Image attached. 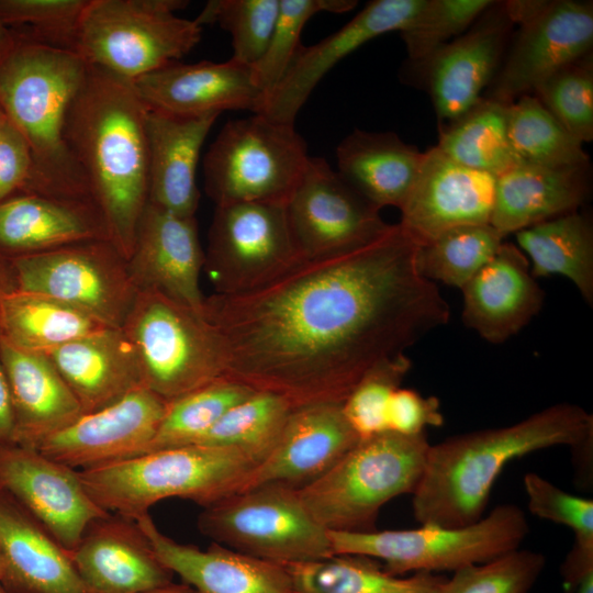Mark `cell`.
Segmentation results:
<instances>
[{
    "instance_id": "obj_1",
    "label": "cell",
    "mask_w": 593,
    "mask_h": 593,
    "mask_svg": "<svg viewBox=\"0 0 593 593\" xmlns=\"http://www.w3.org/2000/svg\"><path fill=\"white\" fill-rule=\"evenodd\" d=\"M399 224L345 253L305 259L273 281L205 296L224 377L292 409L343 404L376 365L446 325L450 307L419 271Z\"/></svg>"
},
{
    "instance_id": "obj_2",
    "label": "cell",
    "mask_w": 593,
    "mask_h": 593,
    "mask_svg": "<svg viewBox=\"0 0 593 593\" xmlns=\"http://www.w3.org/2000/svg\"><path fill=\"white\" fill-rule=\"evenodd\" d=\"M147 112L132 80L88 65L66 119L67 146L126 259L148 203Z\"/></svg>"
},
{
    "instance_id": "obj_3",
    "label": "cell",
    "mask_w": 593,
    "mask_h": 593,
    "mask_svg": "<svg viewBox=\"0 0 593 593\" xmlns=\"http://www.w3.org/2000/svg\"><path fill=\"white\" fill-rule=\"evenodd\" d=\"M592 435V415L563 402L508 426L473 430L429 445L412 493L413 515L419 524H472L483 516L492 486L511 460L555 446L573 448Z\"/></svg>"
},
{
    "instance_id": "obj_4",
    "label": "cell",
    "mask_w": 593,
    "mask_h": 593,
    "mask_svg": "<svg viewBox=\"0 0 593 593\" xmlns=\"http://www.w3.org/2000/svg\"><path fill=\"white\" fill-rule=\"evenodd\" d=\"M87 69L75 52L21 35L0 63V104L33 160L25 192L93 201L65 138L68 110Z\"/></svg>"
},
{
    "instance_id": "obj_5",
    "label": "cell",
    "mask_w": 593,
    "mask_h": 593,
    "mask_svg": "<svg viewBox=\"0 0 593 593\" xmlns=\"http://www.w3.org/2000/svg\"><path fill=\"white\" fill-rule=\"evenodd\" d=\"M255 467L234 448L197 444L77 471L98 506L136 519L152 505L170 497L210 506L238 492Z\"/></svg>"
},
{
    "instance_id": "obj_6",
    "label": "cell",
    "mask_w": 593,
    "mask_h": 593,
    "mask_svg": "<svg viewBox=\"0 0 593 593\" xmlns=\"http://www.w3.org/2000/svg\"><path fill=\"white\" fill-rule=\"evenodd\" d=\"M428 448L425 433L360 439L328 471L298 489L300 499L327 530L374 532L381 507L415 490Z\"/></svg>"
},
{
    "instance_id": "obj_7",
    "label": "cell",
    "mask_w": 593,
    "mask_h": 593,
    "mask_svg": "<svg viewBox=\"0 0 593 593\" xmlns=\"http://www.w3.org/2000/svg\"><path fill=\"white\" fill-rule=\"evenodd\" d=\"M529 532L524 512L496 506L466 526L421 524L413 529L350 533L328 530L334 555H361L382 561L393 575L456 571L519 548Z\"/></svg>"
},
{
    "instance_id": "obj_8",
    "label": "cell",
    "mask_w": 593,
    "mask_h": 593,
    "mask_svg": "<svg viewBox=\"0 0 593 593\" xmlns=\"http://www.w3.org/2000/svg\"><path fill=\"white\" fill-rule=\"evenodd\" d=\"M187 5L182 0H90L75 53L130 80L157 70L201 41L202 26L175 13Z\"/></svg>"
},
{
    "instance_id": "obj_9",
    "label": "cell",
    "mask_w": 593,
    "mask_h": 593,
    "mask_svg": "<svg viewBox=\"0 0 593 593\" xmlns=\"http://www.w3.org/2000/svg\"><path fill=\"white\" fill-rule=\"evenodd\" d=\"M310 157L294 124L261 114L232 120L204 156V189L215 205L286 203L300 183Z\"/></svg>"
},
{
    "instance_id": "obj_10",
    "label": "cell",
    "mask_w": 593,
    "mask_h": 593,
    "mask_svg": "<svg viewBox=\"0 0 593 593\" xmlns=\"http://www.w3.org/2000/svg\"><path fill=\"white\" fill-rule=\"evenodd\" d=\"M122 328L144 385L167 402L224 377L221 344L204 314L158 292L138 291Z\"/></svg>"
},
{
    "instance_id": "obj_11",
    "label": "cell",
    "mask_w": 593,
    "mask_h": 593,
    "mask_svg": "<svg viewBox=\"0 0 593 593\" xmlns=\"http://www.w3.org/2000/svg\"><path fill=\"white\" fill-rule=\"evenodd\" d=\"M197 526L213 542L280 564L334 555L328 530L306 510L298 489L282 483L233 493L204 507Z\"/></svg>"
},
{
    "instance_id": "obj_12",
    "label": "cell",
    "mask_w": 593,
    "mask_h": 593,
    "mask_svg": "<svg viewBox=\"0 0 593 593\" xmlns=\"http://www.w3.org/2000/svg\"><path fill=\"white\" fill-rule=\"evenodd\" d=\"M302 260L290 232L286 203L216 205L203 266L214 293L258 289Z\"/></svg>"
},
{
    "instance_id": "obj_13",
    "label": "cell",
    "mask_w": 593,
    "mask_h": 593,
    "mask_svg": "<svg viewBox=\"0 0 593 593\" xmlns=\"http://www.w3.org/2000/svg\"><path fill=\"white\" fill-rule=\"evenodd\" d=\"M15 289L42 293L122 327L137 296L127 259L111 240H90L8 260Z\"/></svg>"
},
{
    "instance_id": "obj_14",
    "label": "cell",
    "mask_w": 593,
    "mask_h": 593,
    "mask_svg": "<svg viewBox=\"0 0 593 593\" xmlns=\"http://www.w3.org/2000/svg\"><path fill=\"white\" fill-rule=\"evenodd\" d=\"M333 170L324 158L310 157L288 201L290 232L303 260L332 256L367 245L393 224Z\"/></svg>"
},
{
    "instance_id": "obj_15",
    "label": "cell",
    "mask_w": 593,
    "mask_h": 593,
    "mask_svg": "<svg viewBox=\"0 0 593 593\" xmlns=\"http://www.w3.org/2000/svg\"><path fill=\"white\" fill-rule=\"evenodd\" d=\"M593 44V4L590 1H541L519 23V30L486 97L510 104L529 94L549 76L588 56Z\"/></svg>"
},
{
    "instance_id": "obj_16",
    "label": "cell",
    "mask_w": 593,
    "mask_h": 593,
    "mask_svg": "<svg viewBox=\"0 0 593 593\" xmlns=\"http://www.w3.org/2000/svg\"><path fill=\"white\" fill-rule=\"evenodd\" d=\"M168 402L145 385L99 411L85 413L36 449L78 470L121 462L148 451Z\"/></svg>"
},
{
    "instance_id": "obj_17",
    "label": "cell",
    "mask_w": 593,
    "mask_h": 593,
    "mask_svg": "<svg viewBox=\"0 0 593 593\" xmlns=\"http://www.w3.org/2000/svg\"><path fill=\"white\" fill-rule=\"evenodd\" d=\"M0 486L69 552L94 519L110 513L91 500L77 470L13 443H0Z\"/></svg>"
},
{
    "instance_id": "obj_18",
    "label": "cell",
    "mask_w": 593,
    "mask_h": 593,
    "mask_svg": "<svg viewBox=\"0 0 593 593\" xmlns=\"http://www.w3.org/2000/svg\"><path fill=\"white\" fill-rule=\"evenodd\" d=\"M496 177L465 167L436 146L423 159L399 225L419 245L460 226L490 224Z\"/></svg>"
},
{
    "instance_id": "obj_19",
    "label": "cell",
    "mask_w": 593,
    "mask_h": 593,
    "mask_svg": "<svg viewBox=\"0 0 593 593\" xmlns=\"http://www.w3.org/2000/svg\"><path fill=\"white\" fill-rule=\"evenodd\" d=\"M127 265L137 291L158 292L203 314L204 250L195 216H180L148 202Z\"/></svg>"
},
{
    "instance_id": "obj_20",
    "label": "cell",
    "mask_w": 593,
    "mask_h": 593,
    "mask_svg": "<svg viewBox=\"0 0 593 593\" xmlns=\"http://www.w3.org/2000/svg\"><path fill=\"white\" fill-rule=\"evenodd\" d=\"M425 0H376L368 3L342 29L301 47L279 83L269 92L258 111L272 121L294 124L296 114L318 81L344 57L373 40L402 31Z\"/></svg>"
},
{
    "instance_id": "obj_21",
    "label": "cell",
    "mask_w": 593,
    "mask_h": 593,
    "mask_svg": "<svg viewBox=\"0 0 593 593\" xmlns=\"http://www.w3.org/2000/svg\"><path fill=\"white\" fill-rule=\"evenodd\" d=\"M513 22L503 2H494L461 35L426 59L428 90L441 121H452L483 96L494 78Z\"/></svg>"
},
{
    "instance_id": "obj_22",
    "label": "cell",
    "mask_w": 593,
    "mask_h": 593,
    "mask_svg": "<svg viewBox=\"0 0 593 593\" xmlns=\"http://www.w3.org/2000/svg\"><path fill=\"white\" fill-rule=\"evenodd\" d=\"M132 82L149 110L180 118L220 115L227 110L258 113L264 99L251 67L232 59L175 61Z\"/></svg>"
},
{
    "instance_id": "obj_23",
    "label": "cell",
    "mask_w": 593,
    "mask_h": 593,
    "mask_svg": "<svg viewBox=\"0 0 593 593\" xmlns=\"http://www.w3.org/2000/svg\"><path fill=\"white\" fill-rule=\"evenodd\" d=\"M359 440L342 404L293 409L272 451L250 471L238 492L264 483L300 489L328 471Z\"/></svg>"
},
{
    "instance_id": "obj_24",
    "label": "cell",
    "mask_w": 593,
    "mask_h": 593,
    "mask_svg": "<svg viewBox=\"0 0 593 593\" xmlns=\"http://www.w3.org/2000/svg\"><path fill=\"white\" fill-rule=\"evenodd\" d=\"M69 553L92 593H146L172 583L135 519L120 514L94 519Z\"/></svg>"
},
{
    "instance_id": "obj_25",
    "label": "cell",
    "mask_w": 593,
    "mask_h": 593,
    "mask_svg": "<svg viewBox=\"0 0 593 593\" xmlns=\"http://www.w3.org/2000/svg\"><path fill=\"white\" fill-rule=\"evenodd\" d=\"M461 291L463 324L491 344L504 343L522 331L545 300L527 257L508 242L501 244Z\"/></svg>"
},
{
    "instance_id": "obj_26",
    "label": "cell",
    "mask_w": 593,
    "mask_h": 593,
    "mask_svg": "<svg viewBox=\"0 0 593 593\" xmlns=\"http://www.w3.org/2000/svg\"><path fill=\"white\" fill-rule=\"evenodd\" d=\"M135 522L159 560L197 593H294L283 564L213 542L206 549L166 536L149 513Z\"/></svg>"
},
{
    "instance_id": "obj_27",
    "label": "cell",
    "mask_w": 593,
    "mask_h": 593,
    "mask_svg": "<svg viewBox=\"0 0 593 593\" xmlns=\"http://www.w3.org/2000/svg\"><path fill=\"white\" fill-rule=\"evenodd\" d=\"M90 240H110L104 217L91 200L21 192L0 203L4 260Z\"/></svg>"
},
{
    "instance_id": "obj_28",
    "label": "cell",
    "mask_w": 593,
    "mask_h": 593,
    "mask_svg": "<svg viewBox=\"0 0 593 593\" xmlns=\"http://www.w3.org/2000/svg\"><path fill=\"white\" fill-rule=\"evenodd\" d=\"M0 552V582L9 593H92L69 551L1 486Z\"/></svg>"
},
{
    "instance_id": "obj_29",
    "label": "cell",
    "mask_w": 593,
    "mask_h": 593,
    "mask_svg": "<svg viewBox=\"0 0 593 593\" xmlns=\"http://www.w3.org/2000/svg\"><path fill=\"white\" fill-rule=\"evenodd\" d=\"M43 354L70 388L83 414L144 385L136 351L122 327H108Z\"/></svg>"
},
{
    "instance_id": "obj_30",
    "label": "cell",
    "mask_w": 593,
    "mask_h": 593,
    "mask_svg": "<svg viewBox=\"0 0 593 593\" xmlns=\"http://www.w3.org/2000/svg\"><path fill=\"white\" fill-rule=\"evenodd\" d=\"M14 412V444L34 448L77 421L83 411L43 353L19 349L0 338Z\"/></svg>"
},
{
    "instance_id": "obj_31",
    "label": "cell",
    "mask_w": 593,
    "mask_h": 593,
    "mask_svg": "<svg viewBox=\"0 0 593 593\" xmlns=\"http://www.w3.org/2000/svg\"><path fill=\"white\" fill-rule=\"evenodd\" d=\"M217 116L180 118L148 109V202L180 216H195L197 166Z\"/></svg>"
},
{
    "instance_id": "obj_32",
    "label": "cell",
    "mask_w": 593,
    "mask_h": 593,
    "mask_svg": "<svg viewBox=\"0 0 593 593\" xmlns=\"http://www.w3.org/2000/svg\"><path fill=\"white\" fill-rule=\"evenodd\" d=\"M586 167L518 163L496 177L490 224L502 237L578 211L589 195Z\"/></svg>"
},
{
    "instance_id": "obj_33",
    "label": "cell",
    "mask_w": 593,
    "mask_h": 593,
    "mask_svg": "<svg viewBox=\"0 0 593 593\" xmlns=\"http://www.w3.org/2000/svg\"><path fill=\"white\" fill-rule=\"evenodd\" d=\"M337 172L379 209L404 204L423 153L393 132L354 130L337 146Z\"/></svg>"
},
{
    "instance_id": "obj_34",
    "label": "cell",
    "mask_w": 593,
    "mask_h": 593,
    "mask_svg": "<svg viewBox=\"0 0 593 593\" xmlns=\"http://www.w3.org/2000/svg\"><path fill=\"white\" fill-rule=\"evenodd\" d=\"M109 326L71 304L13 289L0 300V338L26 351L46 353Z\"/></svg>"
},
{
    "instance_id": "obj_35",
    "label": "cell",
    "mask_w": 593,
    "mask_h": 593,
    "mask_svg": "<svg viewBox=\"0 0 593 593\" xmlns=\"http://www.w3.org/2000/svg\"><path fill=\"white\" fill-rule=\"evenodd\" d=\"M535 278L559 275L593 304V226L586 215L568 213L514 234Z\"/></svg>"
},
{
    "instance_id": "obj_36",
    "label": "cell",
    "mask_w": 593,
    "mask_h": 593,
    "mask_svg": "<svg viewBox=\"0 0 593 593\" xmlns=\"http://www.w3.org/2000/svg\"><path fill=\"white\" fill-rule=\"evenodd\" d=\"M283 566L294 593H432L444 578L429 572L400 578L361 555H332Z\"/></svg>"
},
{
    "instance_id": "obj_37",
    "label": "cell",
    "mask_w": 593,
    "mask_h": 593,
    "mask_svg": "<svg viewBox=\"0 0 593 593\" xmlns=\"http://www.w3.org/2000/svg\"><path fill=\"white\" fill-rule=\"evenodd\" d=\"M508 104L482 97L440 128L436 146L451 160L495 177L522 163L507 133Z\"/></svg>"
},
{
    "instance_id": "obj_38",
    "label": "cell",
    "mask_w": 593,
    "mask_h": 593,
    "mask_svg": "<svg viewBox=\"0 0 593 593\" xmlns=\"http://www.w3.org/2000/svg\"><path fill=\"white\" fill-rule=\"evenodd\" d=\"M507 133L522 163L551 168L589 166L582 143L532 93L508 104Z\"/></svg>"
},
{
    "instance_id": "obj_39",
    "label": "cell",
    "mask_w": 593,
    "mask_h": 593,
    "mask_svg": "<svg viewBox=\"0 0 593 593\" xmlns=\"http://www.w3.org/2000/svg\"><path fill=\"white\" fill-rule=\"evenodd\" d=\"M254 392L222 377L168 402L147 452L199 444L230 409Z\"/></svg>"
},
{
    "instance_id": "obj_40",
    "label": "cell",
    "mask_w": 593,
    "mask_h": 593,
    "mask_svg": "<svg viewBox=\"0 0 593 593\" xmlns=\"http://www.w3.org/2000/svg\"><path fill=\"white\" fill-rule=\"evenodd\" d=\"M292 410L283 398L255 391L230 409L199 444L234 448L257 466L272 451Z\"/></svg>"
},
{
    "instance_id": "obj_41",
    "label": "cell",
    "mask_w": 593,
    "mask_h": 593,
    "mask_svg": "<svg viewBox=\"0 0 593 593\" xmlns=\"http://www.w3.org/2000/svg\"><path fill=\"white\" fill-rule=\"evenodd\" d=\"M503 242L491 224L455 227L418 246V268L427 280L461 290Z\"/></svg>"
},
{
    "instance_id": "obj_42",
    "label": "cell",
    "mask_w": 593,
    "mask_h": 593,
    "mask_svg": "<svg viewBox=\"0 0 593 593\" xmlns=\"http://www.w3.org/2000/svg\"><path fill=\"white\" fill-rule=\"evenodd\" d=\"M280 9V0H211L194 19L219 24L232 36V60L253 67L266 52Z\"/></svg>"
},
{
    "instance_id": "obj_43",
    "label": "cell",
    "mask_w": 593,
    "mask_h": 593,
    "mask_svg": "<svg viewBox=\"0 0 593 593\" xmlns=\"http://www.w3.org/2000/svg\"><path fill=\"white\" fill-rule=\"evenodd\" d=\"M356 4L357 1L353 0H280L269 45L251 67L255 82L262 91L264 99L279 83L301 49L300 36L307 21L323 11L347 12Z\"/></svg>"
},
{
    "instance_id": "obj_44",
    "label": "cell",
    "mask_w": 593,
    "mask_h": 593,
    "mask_svg": "<svg viewBox=\"0 0 593 593\" xmlns=\"http://www.w3.org/2000/svg\"><path fill=\"white\" fill-rule=\"evenodd\" d=\"M545 566L542 553L517 548L454 571L432 593H528Z\"/></svg>"
},
{
    "instance_id": "obj_45",
    "label": "cell",
    "mask_w": 593,
    "mask_h": 593,
    "mask_svg": "<svg viewBox=\"0 0 593 593\" xmlns=\"http://www.w3.org/2000/svg\"><path fill=\"white\" fill-rule=\"evenodd\" d=\"M578 141L593 139V64L592 56L559 69L533 93Z\"/></svg>"
},
{
    "instance_id": "obj_46",
    "label": "cell",
    "mask_w": 593,
    "mask_h": 593,
    "mask_svg": "<svg viewBox=\"0 0 593 593\" xmlns=\"http://www.w3.org/2000/svg\"><path fill=\"white\" fill-rule=\"evenodd\" d=\"M90 0H0V20L26 40L75 52Z\"/></svg>"
},
{
    "instance_id": "obj_47",
    "label": "cell",
    "mask_w": 593,
    "mask_h": 593,
    "mask_svg": "<svg viewBox=\"0 0 593 593\" xmlns=\"http://www.w3.org/2000/svg\"><path fill=\"white\" fill-rule=\"evenodd\" d=\"M495 1L425 0L400 31L411 60L419 63L465 33Z\"/></svg>"
},
{
    "instance_id": "obj_48",
    "label": "cell",
    "mask_w": 593,
    "mask_h": 593,
    "mask_svg": "<svg viewBox=\"0 0 593 593\" xmlns=\"http://www.w3.org/2000/svg\"><path fill=\"white\" fill-rule=\"evenodd\" d=\"M412 367L405 354L371 368L342 404L343 413L360 439L387 432V410L393 392Z\"/></svg>"
},
{
    "instance_id": "obj_49",
    "label": "cell",
    "mask_w": 593,
    "mask_h": 593,
    "mask_svg": "<svg viewBox=\"0 0 593 593\" xmlns=\"http://www.w3.org/2000/svg\"><path fill=\"white\" fill-rule=\"evenodd\" d=\"M528 510L535 516L569 527L574 540L593 544V501L570 494L538 473L523 480Z\"/></svg>"
},
{
    "instance_id": "obj_50",
    "label": "cell",
    "mask_w": 593,
    "mask_h": 593,
    "mask_svg": "<svg viewBox=\"0 0 593 593\" xmlns=\"http://www.w3.org/2000/svg\"><path fill=\"white\" fill-rule=\"evenodd\" d=\"M443 422L438 399L402 387L393 392L387 410V432L416 436L424 434L427 426H440Z\"/></svg>"
},
{
    "instance_id": "obj_51",
    "label": "cell",
    "mask_w": 593,
    "mask_h": 593,
    "mask_svg": "<svg viewBox=\"0 0 593 593\" xmlns=\"http://www.w3.org/2000/svg\"><path fill=\"white\" fill-rule=\"evenodd\" d=\"M32 169L30 147L8 120L0 132V203L26 191Z\"/></svg>"
},
{
    "instance_id": "obj_52",
    "label": "cell",
    "mask_w": 593,
    "mask_h": 593,
    "mask_svg": "<svg viewBox=\"0 0 593 593\" xmlns=\"http://www.w3.org/2000/svg\"><path fill=\"white\" fill-rule=\"evenodd\" d=\"M560 572L566 590L572 589L593 575V544L574 540L561 564Z\"/></svg>"
},
{
    "instance_id": "obj_53",
    "label": "cell",
    "mask_w": 593,
    "mask_h": 593,
    "mask_svg": "<svg viewBox=\"0 0 593 593\" xmlns=\"http://www.w3.org/2000/svg\"><path fill=\"white\" fill-rule=\"evenodd\" d=\"M14 426L10 385L0 357V443L14 444Z\"/></svg>"
},
{
    "instance_id": "obj_54",
    "label": "cell",
    "mask_w": 593,
    "mask_h": 593,
    "mask_svg": "<svg viewBox=\"0 0 593 593\" xmlns=\"http://www.w3.org/2000/svg\"><path fill=\"white\" fill-rule=\"evenodd\" d=\"M19 42V34L0 20V63L13 51Z\"/></svg>"
},
{
    "instance_id": "obj_55",
    "label": "cell",
    "mask_w": 593,
    "mask_h": 593,
    "mask_svg": "<svg viewBox=\"0 0 593 593\" xmlns=\"http://www.w3.org/2000/svg\"><path fill=\"white\" fill-rule=\"evenodd\" d=\"M15 289L12 270L8 260L0 258V300L1 296Z\"/></svg>"
},
{
    "instance_id": "obj_56",
    "label": "cell",
    "mask_w": 593,
    "mask_h": 593,
    "mask_svg": "<svg viewBox=\"0 0 593 593\" xmlns=\"http://www.w3.org/2000/svg\"><path fill=\"white\" fill-rule=\"evenodd\" d=\"M146 593H197L191 586L184 583H170L166 586Z\"/></svg>"
},
{
    "instance_id": "obj_57",
    "label": "cell",
    "mask_w": 593,
    "mask_h": 593,
    "mask_svg": "<svg viewBox=\"0 0 593 593\" xmlns=\"http://www.w3.org/2000/svg\"><path fill=\"white\" fill-rule=\"evenodd\" d=\"M566 593H593V575L586 578L577 586L566 590Z\"/></svg>"
},
{
    "instance_id": "obj_58",
    "label": "cell",
    "mask_w": 593,
    "mask_h": 593,
    "mask_svg": "<svg viewBox=\"0 0 593 593\" xmlns=\"http://www.w3.org/2000/svg\"><path fill=\"white\" fill-rule=\"evenodd\" d=\"M7 122H8V118L5 115L3 108L0 104V132L2 131Z\"/></svg>"
},
{
    "instance_id": "obj_59",
    "label": "cell",
    "mask_w": 593,
    "mask_h": 593,
    "mask_svg": "<svg viewBox=\"0 0 593 593\" xmlns=\"http://www.w3.org/2000/svg\"><path fill=\"white\" fill-rule=\"evenodd\" d=\"M2 574H3V560H2L1 552H0V580L2 578Z\"/></svg>"
},
{
    "instance_id": "obj_60",
    "label": "cell",
    "mask_w": 593,
    "mask_h": 593,
    "mask_svg": "<svg viewBox=\"0 0 593 593\" xmlns=\"http://www.w3.org/2000/svg\"><path fill=\"white\" fill-rule=\"evenodd\" d=\"M0 593H9L0 582Z\"/></svg>"
}]
</instances>
